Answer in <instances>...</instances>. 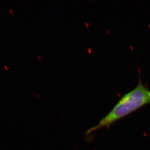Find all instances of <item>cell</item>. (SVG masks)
<instances>
[{
  "instance_id": "cell-1",
  "label": "cell",
  "mask_w": 150,
  "mask_h": 150,
  "mask_svg": "<svg viewBox=\"0 0 150 150\" xmlns=\"http://www.w3.org/2000/svg\"><path fill=\"white\" fill-rule=\"evenodd\" d=\"M148 104H150V91L139 77L137 86L123 95L110 111L87 132L89 134L103 128H109L117 120Z\"/></svg>"
}]
</instances>
